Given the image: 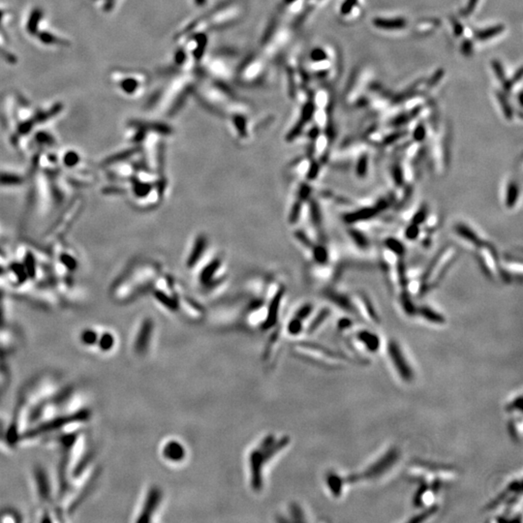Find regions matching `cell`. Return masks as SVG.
Returning <instances> with one entry per match:
<instances>
[{"instance_id": "cell-46", "label": "cell", "mask_w": 523, "mask_h": 523, "mask_svg": "<svg viewBox=\"0 0 523 523\" xmlns=\"http://www.w3.org/2000/svg\"><path fill=\"white\" fill-rule=\"evenodd\" d=\"M301 208H302V207H301V204H300V203L295 205V207H294V209H293V211H292L291 218H290L292 222H296L297 218L300 216V214H301Z\"/></svg>"}, {"instance_id": "cell-50", "label": "cell", "mask_w": 523, "mask_h": 523, "mask_svg": "<svg viewBox=\"0 0 523 523\" xmlns=\"http://www.w3.org/2000/svg\"><path fill=\"white\" fill-rule=\"evenodd\" d=\"M478 1H479V0H469V1H468V5H467V8H466V10H465V15H469V14H471V13L474 11V9H475V7H476Z\"/></svg>"}, {"instance_id": "cell-43", "label": "cell", "mask_w": 523, "mask_h": 523, "mask_svg": "<svg viewBox=\"0 0 523 523\" xmlns=\"http://www.w3.org/2000/svg\"><path fill=\"white\" fill-rule=\"evenodd\" d=\"M311 56H312V59H313V60H315V61H321V60L326 59L327 54L325 53V51H324L323 49L317 48V49L313 50Z\"/></svg>"}, {"instance_id": "cell-37", "label": "cell", "mask_w": 523, "mask_h": 523, "mask_svg": "<svg viewBox=\"0 0 523 523\" xmlns=\"http://www.w3.org/2000/svg\"><path fill=\"white\" fill-rule=\"evenodd\" d=\"M427 216H428V209H427V207H422V208L415 214V215L413 216L412 223L417 224V225H420V224H422V223L425 222V220L427 219Z\"/></svg>"}, {"instance_id": "cell-44", "label": "cell", "mask_w": 523, "mask_h": 523, "mask_svg": "<svg viewBox=\"0 0 523 523\" xmlns=\"http://www.w3.org/2000/svg\"><path fill=\"white\" fill-rule=\"evenodd\" d=\"M352 326H353V322L349 318H342L338 322V329L341 330V331H346V330L350 329Z\"/></svg>"}, {"instance_id": "cell-22", "label": "cell", "mask_w": 523, "mask_h": 523, "mask_svg": "<svg viewBox=\"0 0 523 523\" xmlns=\"http://www.w3.org/2000/svg\"><path fill=\"white\" fill-rule=\"evenodd\" d=\"M21 523L23 522L21 515L13 509L0 510V523Z\"/></svg>"}, {"instance_id": "cell-18", "label": "cell", "mask_w": 523, "mask_h": 523, "mask_svg": "<svg viewBox=\"0 0 523 523\" xmlns=\"http://www.w3.org/2000/svg\"><path fill=\"white\" fill-rule=\"evenodd\" d=\"M280 298H281V295H277L276 298H274V300L272 301V303L270 304L269 306V310H268V315H267V318L264 322V328L267 329V328H270L274 325V323H276V318H277V312H278V308H279V303H280Z\"/></svg>"}, {"instance_id": "cell-15", "label": "cell", "mask_w": 523, "mask_h": 523, "mask_svg": "<svg viewBox=\"0 0 523 523\" xmlns=\"http://www.w3.org/2000/svg\"><path fill=\"white\" fill-rule=\"evenodd\" d=\"M43 18V11L40 8H35L31 12L28 23L26 25V29L30 35H36L38 33V26Z\"/></svg>"}, {"instance_id": "cell-51", "label": "cell", "mask_w": 523, "mask_h": 523, "mask_svg": "<svg viewBox=\"0 0 523 523\" xmlns=\"http://www.w3.org/2000/svg\"><path fill=\"white\" fill-rule=\"evenodd\" d=\"M353 7H354V6H353L351 3H349L348 1L344 2L343 5H342V7H341V13H342L343 15H348L349 13L352 11Z\"/></svg>"}, {"instance_id": "cell-57", "label": "cell", "mask_w": 523, "mask_h": 523, "mask_svg": "<svg viewBox=\"0 0 523 523\" xmlns=\"http://www.w3.org/2000/svg\"><path fill=\"white\" fill-rule=\"evenodd\" d=\"M346 1H348L349 3H351L353 6H355L357 4V0H346Z\"/></svg>"}, {"instance_id": "cell-33", "label": "cell", "mask_w": 523, "mask_h": 523, "mask_svg": "<svg viewBox=\"0 0 523 523\" xmlns=\"http://www.w3.org/2000/svg\"><path fill=\"white\" fill-rule=\"evenodd\" d=\"M120 87L122 88V90L126 93H133L137 90V87H138V82L135 80V79H132V78H128V79H125L123 80L121 83H120Z\"/></svg>"}, {"instance_id": "cell-40", "label": "cell", "mask_w": 523, "mask_h": 523, "mask_svg": "<svg viewBox=\"0 0 523 523\" xmlns=\"http://www.w3.org/2000/svg\"><path fill=\"white\" fill-rule=\"evenodd\" d=\"M492 66H493V69H494L498 79L502 83H504L506 81V78H505V72H504V69H503L501 63L499 61H497V60H494V61H492Z\"/></svg>"}, {"instance_id": "cell-56", "label": "cell", "mask_w": 523, "mask_h": 523, "mask_svg": "<svg viewBox=\"0 0 523 523\" xmlns=\"http://www.w3.org/2000/svg\"><path fill=\"white\" fill-rule=\"evenodd\" d=\"M454 26H455V27H454V32H455V34H456V35H460V34L462 33V31H463V27H462V25H461L460 24H458V23H455V25H454Z\"/></svg>"}, {"instance_id": "cell-2", "label": "cell", "mask_w": 523, "mask_h": 523, "mask_svg": "<svg viewBox=\"0 0 523 523\" xmlns=\"http://www.w3.org/2000/svg\"><path fill=\"white\" fill-rule=\"evenodd\" d=\"M297 354L307 359H311L315 362H319L322 365L336 368L342 366L344 362L348 361L349 357L338 354L331 349L314 343H299L296 346Z\"/></svg>"}, {"instance_id": "cell-52", "label": "cell", "mask_w": 523, "mask_h": 523, "mask_svg": "<svg viewBox=\"0 0 523 523\" xmlns=\"http://www.w3.org/2000/svg\"><path fill=\"white\" fill-rule=\"evenodd\" d=\"M462 50L465 54H470L472 50V44L469 41H465L462 46Z\"/></svg>"}, {"instance_id": "cell-26", "label": "cell", "mask_w": 523, "mask_h": 523, "mask_svg": "<svg viewBox=\"0 0 523 523\" xmlns=\"http://www.w3.org/2000/svg\"><path fill=\"white\" fill-rule=\"evenodd\" d=\"M329 315H330V310H329V309L325 308V309L321 310V311L318 313V315L316 316V318L313 320V322L311 323V325L309 326V328H308V332H309V333H313V332H315V331H316V330H317V329L324 323V321L329 317Z\"/></svg>"}, {"instance_id": "cell-17", "label": "cell", "mask_w": 523, "mask_h": 523, "mask_svg": "<svg viewBox=\"0 0 523 523\" xmlns=\"http://www.w3.org/2000/svg\"><path fill=\"white\" fill-rule=\"evenodd\" d=\"M207 246V240L204 237H200L199 238H197L196 240V243H195V246L192 250V253L191 255L189 256V259H188V265L189 266H192L194 265L197 261H199L200 257L203 255V252L205 250Z\"/></svg>"}, {"instance_id": "cell-6", "label": "cell", "mask_w": 523, "mask_h": 523, "mask_svg": "<svg viewBox=\"0 0 523 523\" xmlns=\"http://www.w3.org/2000/svg\"><path fill=\"white\" fill-rule=\"evenodd\" d=\"M388 354L391 358L392 365L399 375L400 379L404 382H412L415 378L414 371L407 361V358L404 356V353L394 340H391L388 344Z\"/></svg>"}, {"instance_id": "cell-1", "label": "cell", "mask_w": 523, "mask_h": 523, "mask_svg": "<svg viewBox=\"0 0 523 523\" xmlns=\"http://www.w3.org/2000/svg\"><path fill=\"white\" fill-rule=\"evenodd\" d=\"M289 443V437H282L276 440L274 436L267 435L262 440L259 447L250 452L249 469L251 485L254 490H261L262 487V469L264 464L284 450Z\"/></svg>"}, {"instance_id": "cell-38", "label": "cell", "mask_w": 523, "mask_h": 523, "mask_svg": "<svg viewBox=\"0 0 523 523\" xmlns=\"http://www.w3.org/2000/svg\"><path fill=\"white\" fill-rule=\"evenodd\" d=\"M521 420V419H520ZM517 421L516 420H511L510 423H509V432L512 436V438L516 441H520L521 440V436H522V430L521 429H518L517 428Z\"/></svg>"}, {"instance_id": "cell-24", "label": "cell", "mask_w": 523, "mask_h": 523, "mask_svg": "<svg viewBox=\"0 0 523 523\" xmlns=\"http://www.w3.org/2000/svg\"><path fill=\"white\" fill-rule=\"evenodd\" d=\"M36 35L39 38V40L42 43L46 44V45H61V46H65L67 44L64 40L54 36L53 34H51L49 32H47V31L38 32Z\"/></svg>"}, {"instance_id": "cell-10", "label": "cell", "mask_w": 523, "mask_h": 523, "mask_svg": "<svg viewBox=\"0 0 523 523\" xmlns=\"http://www.w3.org/2000/svg\"><path fill=\"white\" fill-rule=\"evenodd\" d=\"M185 454V449L177 441H169L163 448V456L171 462H180Z\"/></svg>"}, {"instance_id": "cell-41", "label": "cell", "mask_w": 523, "mask_h": 523, "mask_svg": "<svg viewBox=\"0 0 523 523\" xmlns=\"http://www.w3.org/2000/svg\"><path fill=\"white\" fill-rule=\"evenodd\" d=\"M426 134H427V132H426L425 126H424L423 124H420V125H418V126L416 127V129L414 130V133H413V138H414V140L417 141V142H422V141L425 140V138H426Z\"/></svg>"}, {"instance_id": "cell-48", "label": "cell", "mask_w": 523, "mask_h": 523, "mask_svg": "<svg viewBox=\"0 0 523 523\" xmlns=\"http://www.w3.org/2000/svg\"><path fill=\"white\" fill-rule=\"evenodd\" d=\"M311 214H312L313 220H315V222H317V223L320 222L321 215H320V214H319V209H318L317 205H314V204H313V205L311 206Z\"/></svg>"}, {"instance_id": "cell-25", "label": "cell", "mask_w": 523, "mask_h": 523, "mask_svg": "<svg viewBox=\"0 0 523 523\" xmlns=\"http://www.w3.org/2000/svg\"><path fill=\"white\" fill-rule=\"evenodd\" d=\"M349 235L352 238V239L354 240V242L358 247L366 248L368 246V240H367L366 237L361 232H359L357 230H355V229H351L349 231Z\"/></svg>"}, {"instance_id": "cell-11", "label": "cell", "mask_w": 523, "mask_h": 523, "mask_svg": "<svg viewBox=\"0 0 523 523\" xmlns=\"http://www.w3.org/2000/svg\"><path fill=\"white\" fill-rule=\"evenodd\" d=\"M379 210L376 208H363L360 210H357L354 213H350L344 216V220L349 223H357V222H362L365 220H368L370 218L374 217L378 214Z\"/></svg>"}, {"instance_id": "cell-55", "label": "cell", "mask_w": 523, "mask_h": 523, "mask_svg": "<svg viewBox=\"0 0 523 523\" xmlns=\"http://www.w3.org/2000/svg\"><path fill=\"white\" fill-rule=\"evenodd\" d=\"M309 193H310V188H309L307 185H305V186H304V187L302 188V190H301V194H302L303 199H305V198L309 195Z\"/></svg>"}, {"instance_id": "cell-20", "label": "cell", "mask_w": 523, "mask_h": 523, "mask_svg": "<svg viewBox=\"0 0 523 523\" xmlns=\"http://www.w3.org/2000/svg\"><path fill=\"white\" fill-rule=\"evenodd\" d=\"M385 246L392 252L394 255L396 256H403L405 254V251H406V248L404 246V244L398 240L397 238H389L385 240Z\"/></svg>"}, {"instance_id": "cell-42", "label": "cell", "mask_w": 523, "mask_h": 523, "mask_svg": "<svg viewBox=\"0 0 523 523\" xmlns=\"http://www.w3.org/2000/svg\"><path fill=\"white\" fill-rule=\"evenodd\" d=\"M392 174H393V179H394L396 185H401L402 182H403V173H402L401 169L399 168V166H395L393 168Z\"/></svg>"}, {"instance_id": "cell-9", "label": "cell", "mask_w": 523, "mask_h": 523, "mask_svg": "<svg viewBox=\"0 0 523 523\" xmlns=\"http://www.w3.org/2000/svg\"><path fill=\"white\" fill-rule=\"evenodd\" d=\"M355 337L357 343L359 344L358 346H361L369 354H374L378 352V350L381 346V341H380L379 336L372 332L362 330V331L357 332Z\"/></svg>"}, {"instance_id": "cell-29", "label": "cell", "mask_w": 523, "mask_h": 523, "mask_svg": "<svg viewBox=\"0 0 523 523\" xmlns=\"http://www.w3.org/2000/svg\"><path fill=\"white\" fill-rule=\"evenodd\" d=\"M329 298H331V300L336 304L337 305H339L341 308L347 310V311H352L353 310V306L351 305L350 301L348 299H346L345 297L343 296H340V295H336V294H333V295H329Z\"/></svg>"}, {"instance_id": "cell-3", "label": "cell", "mask_w": 523, "mask_h": 523, "mask_svg": "<svg viewBox=\"0 0 523 523\" xmlns=\"http://www.w3.org/2000/svg\"><path fill=\"white\" fill-rule=\"evenodd\" d=\"M31 483L36 499L42 505L41 509H56V494L53 492V485L51 479L46 469L41 465H36L32 468Z\"/></svg>"}, {"instance_id": "cell-36", "label": "cell", "mask_w": 523, "mask_h": 523, "mask_svg": "<svg viewBox=\"0 0 523 523\" xmlns=\"http://www.w3.org/2000/svg\"><path fill=\"white\" fill-rule=\"evenodd\" d=\"M506 410L510 413H513V412H522L523 411V397L522 395H520L519 397L515 398L506 408Z\"/></svg>"}, {"instance_id": "cell-53", "label": "cell", "mask_w": 523, "mask_h": 523, "mask_svg": "<svg viewBox=\"0 0 523 523\" xmlns=\"http://www.w3.org/2000/svg\"><path fill=\"white\" fill-rule=\"evenodd\" d=\"M318 170H319V168H318L317 164H316V163H313L312 166H311V168H310L309 178H314V177H316V175L318 174Z\"/></svg>"}, {"instance_id": "cell-58", "label": "cell", "mask_w": 523, "mask_h": 523, "mask_svg": "<svg viewBox=\"0 0 523 523\" xmlns=\"http://www.w3.org/2000/svg\"><path fill=\"white\" fill-rule=\"evenodd\" d=\"M3 16H4V13H3V12H2L1 10H0V22L2 21V18H3Z\"/></svg>"}, {"instance_id": "cell-28", "label": "cell", "mask_w": 523, "mask_h": 523, "mask_svg": "<svg viewBox=\"0 0 523 523\" xmlns=\"http://www.w3.org/2000/svg\"><path fill=\"white\" fill-rule=\"evenodd\" d=\"M367 170H368V157L366 155H362L357 163L356 172L358 177H364L367 174Z\"/></svg>"}, {"instance_id": "cell-14", "label": "cell", "mask_w": 523, "mask_h": 523, "mask_svg": "<svg viewBox=\"0 0 523 523\" xmlns=\"http://www.w3.org/2000/svg\"><path fill=\"white\" fill-rule=\"evenodd\" d=\"M417 312L428 322L435 325H443L445 324V317L441 315L440 313L436 312L432 308H429L428 306H423L419 309H417Z\"/></svg>"}, {"instance_id": "cell-21", "label": "cell", "mask_w": 523, "mask_h": 523, "mask_svg": "<svg viewBox=\"0 0 523 523\" xmlns=\"http://www.w3.org/2000/svg\"><path fill=\"white\" fill-rule=\"evenodd\" d=\"M520 196V188L517 183L512 181L508 188H507V195H506V206L508 208H513L519 199Z\"/></svg>"}, {"instance_id": "cell-30", "label": "cell", "mask_w": 523, "mask_h": 523, "mask_svg": "<svg viewBox=\"0 0 523 523\" xmlns=\"http://www.w3.org/2000/svg\"><path fill=\"white\" fill-rule=\"evenodd\" d=\"M313 256L315 260L320 263H325L329 259V253L327 249L323 246H317L314 248Z\"/></svg>"}, {"instance_id": "cell-7", "label": "cell", "mask_w": 523, "mask_h": 523, "mask_svg": "<svg viewBox=\"0 0 523 523\" xmlns=\"http://www.w3.org/2000/svg\"><path fill=\"white\" fill-rule=\"evenodd\" d=\"M163 498L162 490L157 486H152L147 491L142 509L138 515L136 523H149L157 511Z\"/></svg>"}, {"instance_id": "cell-4", "label": "cell", "mask_w": 523, "mask_h": 523, "mask_svg": "<svg viewBox=\"0 0 523 523\" xmlns=\"http://www.w3.org/2000/svg\"><path fill=\"white\" fill-rule=\"evenodd\" d=\"M79 341L82 347L96 354H110L114 351L117 344L116 336L109 331L99 332L97 329H85L79 335Z\"/></svg>"}, {"instance_id": "cell-34", "label": "cell", "mask_w": 523, "mask_h": 523, "mask_svg": "<svg viewBox=\"0 0 523 523\" xmlns=\"http://www.w3.org/2000/svg\"><path fill=\"white\" fill-rule=\"evenodd\" d=\"M497 96H498V100L500 101V103H501V105H502V109H503V112H504L506 118H507V119H512V117H513V110H512V108H511V106H510L508 100L506 99V97H505L502 93H498Z\"/></svg>"}, {"instance_id": "cell-35", "label": "cell", "mask_w": 523, "mask_h": 523, "mask_svg": "<svg viewBox=\"0 0 523 523\" xmlns=\"http://www.w3.org/2000/svg\"><path fill=\"white\" fill-rule=\"evenodd\" d=\"M302 322L303 321H301L298 318H295L294 320H292L290 322V324L288 325V332L293 335L301 333V332L303 330V323Z\"/></svg>"}, {"instance_id": "cell-19", "label": "cell", "mask_w": 523, "mask_h": 523, "mask_svg": "<svg viewBox=\"0 0 523 523\" xmlns=\"http://www.w3.org/2000/svg\"><path fill=\"white\" fill-rule=\"evenodd\" d=\"M438 510H439V506L438 505L431 504L429 506H427V507H425V509L420 514L416 515L411 520H409V523H422V522H425V521L430 519L433 515H435L436 513L438 512Z\"/></svg>"}, {"instance_id": "cell-31", "label": "cell", "mask_w": 523, "mask_h": 523, "mask_svg": "<svg viewBox=\"0 0 523 523\" xmlns=\"http://www.w3.org/2000/svg\"><path fill=\"white\" fill-rule=\"evenodd\" d=\"M218 266H219L218 261L214 262L210 265H208L207 268H205V270L202 272V280L204 282L209 281L213 277V275L215 273V271L217 270Z\"/></svg>"}, {"instance_id": "cell-32", "label": "cell", "mask_w": 523, "mask_h": 523, "mask_svg": "<svg viewBox=\"0 0 523 523\" xmlns=\"http://www.w3.org/2000/svg\"><path fill=\"white\" fill-rule=\"evenodd\" d=\"M420 235V227L417 224L412 223L405 230V238L409 240H415Z\"/></svg>"}, {"instance_id": "cell-16", "label": "cell", "mask_w": 523, "mask_h": 523, "mask_svg": "<svg viewBox=\"0 0 523 523\" xmlns=\"http://www.w3.org/2000/svg\"><path fill=\"white\" fill-rule=\"evenodd\" d=\"M455 231L456 233L460 236V238H464L465 240L475 244V245H479V238L478 237V235L469 227L465 226L464 224H458L456 227H455Z\"/></svg>"}, {"instance_id": "cell-47", "label": "cell", "mask_w": 523, "mask_h": 523, "mask_svg": "<svg viewBox=\"0 0 523 523\" xmlns=\"http://www.w3.org/2000/svg\"><path fill=\"white\" fill-rule=\"evenodd\" d=\"M408 119H409V117H408V116H406V115H401V116L397 117V118L393 120L392 124L395 125V126H399V125H402V124L406 123V122L408 121Z\"/></svg>"}, {"instance_id": "cell-49", "label": "cell", "mask_w": 523, "mask_h": 523, "mask_svg": "<svg viewBox=\"0 0 523 523\" xmlns=\"http://www.w3.org/2000/svg\"><path fill=\"white\" fill-rule=\"evenodd\" d=\"M442 77H443V71H442V70H439V71H437L435 74L433 75V77H432V78L430 79V81H429L428 85H429V86H434L435 84H437V83H438V81H439V80H440V79H441Z\"/></svg>"}, {"instance_id": "cell-13", "label": "cell", "mask_w": 523, "mask_h": 523, "mask_svg": "<svg viewBox=\"0 0 523 523\" xmlns=\"http://www.w3.org/2000/svg\"><path fill=\"white\" fill-rule=\"evenodd\" d=\"M373 24L381 29H387V30H393V29H401L404 28L407 24L406 21L404 19H393V20H387V19H374Z\"/></svg>"}, {"instance_id": "cell-23", "label": "cell", "mask_w": 523, "mask_h": 523, "mask_svg": "<svg viewBox=\"0 0 523 523\" xmlns=\"http://www.w3.org/2000/svg\"><path fill=\"white\" fill-rule=\"evenodd\" d=\"M503 30H504V26L503 25H496V26H493V27H490V28H487V29H484V30L478 31L476 33V37L479 40H487V39H490V38L495 37L496 35L500 34Z\"/></svg>"}, {"instance_id": "cell-8", "label": "cell", "mask_w": 523, "mask_h": 523, "mask_svg": "<svg viewBox=\"0 0 523 523\" xmlns=\"http://www.w3.org/2000/svg\"><path fill=\"white\" fill-rule=\"evenodd\" d=\"M153 332V323L150 319H146L143 322L140 330L136 335L133 348L137 355H144L149 348V343Z\"/></svg>"}, {"instance_id": "cell-27", "label": "cell", "mask_w": 523, "mask_h": 523, "mask_svg": "<svg viewBox=\"0 0 523 523\" xmlns=\"http://www.w3.org/2000/svg\"><path fill=\"white\" fill-rule=\"evenodd\" d=\"M400 299H401L400 301H401V305H402L404 311L410 316L415 315V313L417 312V308L415 307V305L412 302V300L410 299V297L407 294H404V295L401 296Z\"/></svg>"}, {"instance_id": "cell-12", "label": "cell", "mask_w": 523, "mask_h": 523, "mask_svg": "<svg viewBox=\"0 0 523 523\" xmlns=\"http://www.w3.org/2000/svg\"><path fill=\"white\" fill-rule=\"evenodd\" d=\"M326 482H327V485H328L331 493L334 497L338 498V497H340L342 495L345 479H343L341 476H339L335 472H330L327 475Z\"/></svg>"}, {"instance_id": "cell-45", "label": "cell", "mask_w": 523, "mask_h": 523, "mask_svg": "<svg viewBox=\"0 0 523 523\" xmlns=\"http://www.w3.org/2000/svg\"><path fill=\"white\" fill-rule=\"evenodd\" d=\"M293 511H294V517H295V520L297 522H304L305 521V518H304V514L302 512V510L300 509V507L298 506H294L293 507Z\"/></svg>"}, {"instance_id": "cell-39", "label": "cell", "mask_w": 523, "mask_h": 523, "mask_svg": "<svg viewBox=\"0 0 523 523\" xmlns=\"http://www.w3.org/2000/svg\"><path fill=\"white\" fill-rule=\"evenodd\" d=\"M312 310H313V306H312V305H304V306H303V307H301V308L299 309V311L297 312L296 318H298V319H300L301 321H303V320H305V319H306V318H307V317H308V316H309V315L311 314Z\"/></svg>"}, {"instance_id": "cell-54", "label": "cell", "mask_w": 523, "mask_h": 523, "mask_svg": "<svg viewBox=\"0 0 523 523\" xmlns=\"http://www.w3.org/2000/svg\"><path fill=\"white\" fill-rule=\"evenodd\" d=\"M401 135H402V134H401L400 132H399V133H395V134H392V135H390V136H389V137H388V138L386 139V143H392L393 141H395V140L399 139V138L401 137Z\"/></svg>"}, {"instance_id": "cell-5", "label": "cell", "mask_w": 523, "mask_h": 523, "mask_svg": "<svg viewBox=\"0 0 523 523\" xmlns=\"http://www.w3.org/2000/svg\"><path fill=\"white\" fill-rule=\"evenodd\" d=\"M400 458V452L396 448H391L382 456H380L375 462L366 468L361 474H355L349 476V482H356L360 479H375L382 477L388 473L396 464Z\"/></svg>"}]
</instances>
